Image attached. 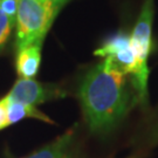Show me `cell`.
<instances>
[{
	"mask_svg": "<svg viewBox=\"0 0 158 158\" xmlns=\"http://www.w3.org/2000/svg\"><path fill=\"white\" fill-rule=\"evenodd\" d=\"M125 75L110 57H106L82 81L79 97L93 132H109L127 116L131 95Z\"/></svg>",
	"mask_w": 158,
	"mask_h": 158,
	"instance_id": "cell-1",
	"label": "cell"
},
{
	"mask_svg": "<svg viewBox=\"0 0 158 158\" xmlns=\"http://www.w3.org/2000/svg\"><path fill=\"white\" fill-rule=\"evenodd\" d=\"M155 0H144L137 23L130 35V46L134 53L135 64L130 75H132L134 88L137 91V100L144 104L148 97L149 67L148 60L152 47V20Z\"/></svg>",
	"mask_w": 158,
	"mask_h": 158,
	"instance_id": "cell-2",
	"label": "cell"
},
{
	"mask_svg": "<svg viewBox=\"0 0 158 158\" xmlns=\"http://www.w3.org/2000/svg\"><path fill=\"white\" fill-rule=\"evenodd\" d=\"M56 15V10L48 0H18L17 52L32 44L44 42Z\"/></svg>",
	"mask_w": 158,
	"mask_h": 158,
	"instance_id": "cell-3",
	"label": "cell"
},
{
	"mask_svg": "<svg viewBox=\"0 0 158 158\" xmlns=\"http://www.w3.org/2000/svg\"><path fill=\"white\" fill-rule=\"evenodd\" d=\"M64 93L57 85H42L34 79L20 77L13 85L6 98L10 102H18L36 107L38 104L63 97Z\"/></svg>",
	"mask_w": 158,
	"mask_h": 158,
	"instance_id": "cell-4",
	"label": "cell"
},
{
	"mask_svg": "<svg viewBox=\"0 0 158 158\" xmlns=\"http://www.w3.org/2000/svg\"><path fill=\"white\" fill-rule=\"evenodd\" d=\"M41 46L42 42H36L18 51L17 72L23 79H34L41 62Z\"/></svg>",
	"mask_w": 158,
	"mask_h": 158,
	"instance_id": "cell-5",
	"label": "cell"
},
{
	"mask_svg": "<svg viewBox=\"0 0 158 158\" xmlns=\"http://www.w3.org/2000/svg\"><path fill=\"white\" fill-rule=\"evenodd\" d=\"M73 136V130H69L28 158H70V145Z\"/></svg>",
	"mask_w": 158,
	"mask_h": 158,
	"instance_id": "cell-6",
	"label": "cell"
},
{
	"mask_svg": "<svg viewBox=\"0 0 158 158\" xmlns=\"http://www.w3.org/2000/svg\"><path fill=\"white\" fill-rule=\"evenodd\" d=\"M27 117L45 121L48 123L53 122L49 117L46 116L45 114L39 111L36 107L18 103V102H10L7 100V122H8V125L18 123L19 121L27 118Z\"/></svg>",
	"mask_w": 158,
	"mask_h": 158,
	"instance_id": "cell-7",
	"label": "cell"
},
{
	"mask_svg": "<svg viewBox=\"0 0 158 158\" xmlns=\"http://www.w3.org/2000/svg\"><path fill=\"white\" fill-rule=\"evenodd\" d=\"M130 47V35L124 33L115 34L106 40V42L95 51L96 56L100 57H111L118 52L123 51Z\"/></svg>",
	"mask_w": 158,
	"mask_h": 158,
	"instance_id": "cell-8",
	"label": "cell"
},
{
	"mask_svg": "<svg viewBox=\"0 0 158 158\" xmlns=\"http://www.w3.org/2000/svg\"><path fill=\"white\" fill-rule=\"evenodd\" d=\"M13 26L14 25L12 23V21L5 14V12L2 11L1 7H0V51L5 46L6 41H7L10 34H11V29Z\"/></svg>",
	"mask_w": 158,
	"mask_h": 158,
	"instance_id": "cell-9",
	"label": "cell"
},
{
	"mask_svg": "<svg viewBox=\"0 0 158 158\" xmlns=\"http://www.w3.org/2000/svg\"><path fill=\"white\" fill-rule=\"evenodd\" d=\"M8 127L7 122V98L6 96L0 100V130Z\"/></svg>",
	"mask_w": 158,
	"mask_h": 158,
	"instance_id": "cell-10",
	"label": "cell"
},
{
	"mask_svg": "<svg viewBox=\"0 0 158 158\" xmlns=\"http://www.w3.org/2000/svg\"><path fill=\"white\" fill-rule=\"evenodd\" d=\"M48 1L51 2L52 5L54 6V8H55V10H56V12L59 13V12H60V10H61L63 6L67 4L69 0H48Z\"/></svg>",
	"mask_w": 158,
	"mask_h": 158,
	"instance_id": "cell-11",
	"label": "cell"
}]
</instances>
